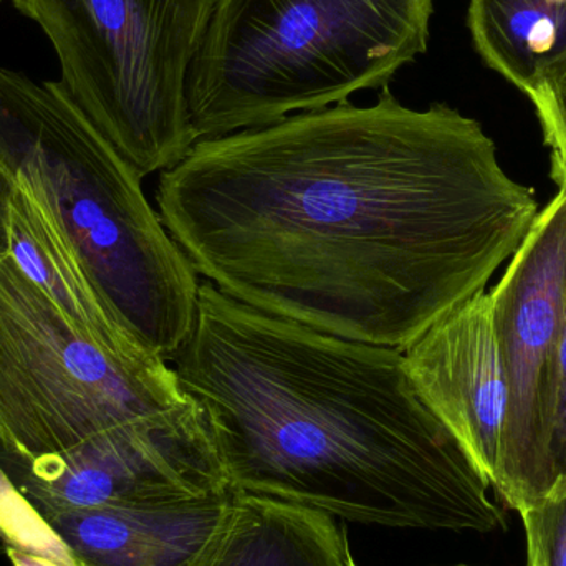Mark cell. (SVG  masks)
<instances>
[{
	"label": "cell",
	"instance_id": "obj_16",
	"mask_svg": "<svg viewBox=\"0 0 566 566\" xmlns=\"http://www.w3.org/2000/svg\"><path fill=\"white\" fill-rule=\"evenodd\" d=\"M527 566H566V489L522 509Z\"/></svg>",
	"mask_w": 566,
	"mask_h": 566
},
{
	"label": "cell",
	"instance_id": "obj_9",
	"mask_svg": "<svg viewBox=\"0 0 566 566\" xmlns=\"http://www.w3.org/2000/svg\"><path fill=\"white\" fill-rule=\"evenodd\" d=\"M429 408L451 429L494 488L507 424L509 388L491 292L455 306L402 349Z\"/></svg>",
	"mask_w": 566,
	"mask_h": 566
},
{
	"label": "cell",
	"instance_id": "obj_1",
	"mask_svg": "<svg viewBox=\"0 0 566 566\" xmlns=\"http://www.w3.org/2000/svg\"><path fill=\"white\" fill-rule=\"evenodd\" d=\"M163 224L224 295L402 352L484 292L538 216L481 123L338 103L201 139L159 175Z\"/></svg>",
	"mask_w": 566,
	"mask_h": 566
},
{
	"label": "cell",
	"instance_id": "obj_19",
	"mask_svg": "<svg viewBox=\"0 0 566 566\" xmlns=\"http://www.w3.org/2000/svg\"><path fill=\"white\" fill-rule=\"evenodd\" d=\"M551 2H555V3H566V0H551Z\"/></svg>",
	"mask_w": 566,
	"mask_h": 566
},
{
	"label": "cell",
	"instance_id": "obj_18",
	"mask_svg": "<svg viewBox=\"0 0 566 566\" xmlns=\"http://www.w3.org/2000/svg\"><path fill=\"white\" fill-rule=\"evenodd\" d=\"M15 191V178L0 168V259L12 254V205Z\"/></svg>",
	"mask_w": 566,
	"mask_h": 566
},
{
	"label": "cell",
	"instance_id": "obj_17",
	"mask_svg": "<svg viewBox=\"0 0 566 566\" xmlns=\"http://www.w3.org/2000/svg\"><path fill=\"white\" fill-rule=\"evenodd\" d=\"M555 489H566V303L560 345H558V398L554 439L551 449Z\"/></svg>",
	"mask_w": 566,
	"mask_h": 566
},
{
	"label": "cell",
	"instance_id": "obj_22",
	"mask_svg": "<svg viewBox=\"0 0 566 566\" xmlns=\"http://www.w3.org/2000/svg\"><path fill=\"white\" fill-rule=\"evenodd\" d=\"M2 2H3V0H0V3H2Z\"/></svg>",
	"mask_w": 566,
	"mask_h": 566
},
{
	"label": "cell",
	"instance_id": "obj_12",
	"mask_svg": "<svg viewBox=\"0 0 566 566\" xmlns=\"http://www.w3.org/2000/svg\"><path fill=\"white\" fill-rule=\"evenodd\" d=\"M352 558L345 531L329 515L235 494L228 532L209 566H349Z\"/></svg>",
	"mask_w": 566,
	"mask_h": 566
},
{
	"label": "cell",
	"instance_id": "obj_21",
	"mask_svg": "<svg viewBox=\"0 0 566 566\" xmlns=\"http://www.w3.org/2000/svg\"><path fill=\"white\" fill-rule=\"evenodd\" d=\"M458 566H468V565H458Z\"/></svg>",
	"mask_w": 566,
	"mask_h": 566
},
{
	"label": "cell",
	"instance_id": "obj_4",
	"mask_svg": "<svg viewBox=\"0 0 566 566\" xmlns=\"http://www.w3.org/2000/svg\"><path fill=\"white\" fill-rule=\"evenodd\" d=\"M432 10L434 0H218L188 76L196 139L386 88L428 50Z\"/></svg>",
	"mask_w": 566,
	"mask_h": 566
},
{
	"label": "cell",
	"instance_id": "obj_15",
	"mask_svg": "<svg viewBox=\"0 0 566 566\" xmlns=\"http://www.w3.org/2000/svg\"><path fill=\"white\" fill-rule=\"evenodd\" d=\"M525 95L534 103L551 149L552 178L566 189V56L548 66Z\"/></svg>",
	"mask_w": 566,
	"mask_h": 566
},
{
	"label": "cell",
	"instance_id": "obj_11",
	"mask_svg": "<svg viewBox=\"0 0 566 566\" xmlns=\"http://www.w3.org/2000/svg\"><path fill=\"white\" fill-rule=\"evenodd\" d=\"M12 205V258L56 308L86 335L123 355L146 352L98 295L42 199L17 179Z\"/></svg>",
	"mask_w": 566,
	"mask_h": 566
},
{
	"label": "cell",
	"instance_id": "obj_5",
	"mask_svg": "<svg viewBox=\"0 0 566 566\" xmlns=\"http://www.w3.org/2000/svg\"><path fill=\"white\" fill-rule=\"evenodd\" d=\"M199 409L163 356L99 345L12 254L0 259V461L69 454Z\"/></svg>",
	"mask_w": 566,
	"mask_h": 566
},
{
	"label": "cell",
	"instance_id": "obj_10",
	"mask_svg": "<svg viewBox=\"0 0 566 566\" xmlns=\"http://www.w3.org/2000/svg\"><path fill=\"white\" fill-rule=\"evenodd\" d=\"M235 494L113 504L42 515L76 566H209L234 512Z\"/></svg>",
	"mask_w": 566,
	"mask_h": 566
},
{
	"label": "cell",
	"instance_id": "obj_6",
	"mask_svg": "<svg viewBox=\"0 0 566 566\" xmlns=\"http://www.w3.org/2000/svg\"><path fill=\"white\" fill-rule=\"evenodd\" d=\"M218 0H12L59 56L73 105L142 178L196 145L188 76Z\"/></svg>",
	"mask_w": 566,
	"mask_h": 566
},
{
	"label": "cell",
	"instance_id": "obj_14",
	"mask_svg": "<svg viewBox=\"0 0 566 566\" xmlns=\"http://www.w3.org/2000/svg\"><path fill=\"white\" fill-rule=\"evenodd\" d=\"M0 547L13 566H76L62 538L0 469Z\"/></svg>",
	"mask_w": 566,
	"mask_h": 566
},
{
	"label": "cell",
	"instance_id": "obj_3",
	"mask_svg": "<svg viewBox=\"0 0 566 566\" xmlns=\"http://www.w3.org/2000/svg\"><path fill=\"white\" fill-rule=\"evenodd\" d=\"M0 168L42 199L119 322L171 361L195 326L198 272L146 199L142 176L60 82L0 66Z\"/></svg>",
	"mask_w": 566,
	"mask_h": 566
},
{
	"label": "cell",
	"instance_id": "obj_20",
	"mask_svg": "<svg viewBox=\"0 0 566 566\" xmlns=\"http://www.w3.org/2000/svg\"><path fill=\"white\" fill-rule=\"evenodd\" d=\"M349 566H358V565H356V562L353 560V558H352V562H349Z\"/></svg>",
	"mask_w": 566,
	"mask_h": 566
},
{
	"label": "cell",
	"instance_id": "obj_2",
	"mask_svg": "<svg viewBox=\"0 0 566 566\" xmlns=\"http://www.w3.org/2000/svg\"><path fill=\"white\" fill-rule=\"evenodd\" d=\"M172 368L232 492L386 528L504 527L488 481L402 352L316 332L201 283Z\"/></svg>",
	"mask_w": 566,
	"mask_h": 566
},
{
	"label": "cell",
	"instance_id": "obj_13",
	"mask_svg": "<svg viewBox=\"0 0 566 566\" xmlns=\"http://www.w3.org/2000/svg\"><path fill=\"white\" fill-rule=\"evenodd\" d=\"M468 23L479 55L521 92L566 56V3L471 0Z\"/></svg>",
	"mask_w": 566,
	"mask_h": 566
},
{
	"label": "cell",
	"instance_id": "obj_8",
	"mask_svg": "<svg viewBox=\"0 0 566 566\" xmlns=\"http://www.w3.org/2000/svg\"><path fill=\"white\" fill-rule=\"evenodd\" d=\"M40 515L113 504L189 501L231 491L205 409L129 429L69 454L0 461Z\"/></svg>",
	"mask_w": 566,
	"mask_h": 566
},
{
	"label": "cell",
	"instance_id": "obj_7",
	"mask_svg": "<svg viewBox=\"0 0 566 566\" xmlns=\"http://www.w3.org/2000/svg\"><path fill=\"white\" fill-rule=\"evenodd\" d=\"M491 295L509 388L494 488L509 507L521 512L555 488L551 449L566 303V189L538 212Z\"/></svg>",
	"mask_w": 566,
	"mask_h": 566
}]
</instances>
